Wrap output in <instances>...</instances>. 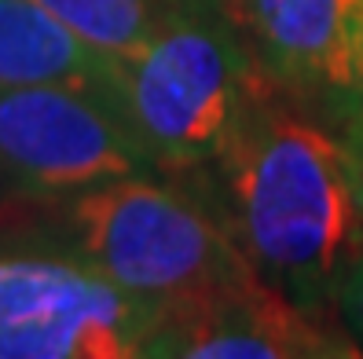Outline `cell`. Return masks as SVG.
Segmentation results:
<instances>
[{
    "label": "cell",
    "mask_w": 363,
    "mask_h": 359,
    "mask_svg": "<svg viewBox=\"0 0 363 359\" xmlns=\"http://www.w3.org/2000/svg\"><path fill=\"white\" fill-rule=\"evenodd\" d=\"M67 235L77 261L165 308L257 275L228 220L147 176H121L70 195Z\"/></svg>",
    "instance_id": "obj_2"
},
{
    "label": "cell",
    "mask_w": 363,
    "mask_h": 359,
    "mask_svg": "<svg viewBox=\"0 0 363 359\" xmlns=\"http://www.w3.org/2000/svg\"><path fill=\"white\" fill-rule=\"evenodd\" d=\"M239 30L275 84L363 103V0H242Z\"/></svg>",
    "instance_id": "obj_6"
},
{
    "label": "cell",
    "mask_w": 363,
    "mask_h": 359,
    "mask_svg": "<svg viewBox=\"0 0 363 359\" xmlns=\"http://www.w3.org/2000/svg\"><path fill=\"white\" fill-rule=\"evenodd\" d=\"M359 352L352 334L327 326L323 312L297 304L261 275L165 308L147 341V355L180 359H349Z\"/></svg>",
    "instance_id": "obj_5"
},
{
    "label": "cell",
    "mask_w": 363,
    "mask_h": 359,
    "mask_svg": "<svg viewBox=\"0 0 363 359\" xmlns=\"http://www.w3.org/2000/svg\"><path fill=\"white\" fill-rule=\"evenodd\" d=\"M191 8H206V11H217L224 15L228 23L239 26V15H242V0H187Z\"/></svg>",
    "instance_id": "obj_13"
},
{
    "label": "cell",
    "mask_w": 363,
    "mask_h": 359,
    "mask_svg": "<svg viewBox=\"0 0 363 359\" xmlns=\"http://www.w3.org/2000/svg\"><path fill=\"white\" fill-rule=\"evenodd\" d=\"M111 67L37 0H0V89L106 84Z\"/></svg>",
    "instance_id": "obj_8"
},
{
    "label": "cell",
    "mask_w": 363,
    "mask_h": 359,
    "mask_svg": "<svg viewBox=\"0 0 363 359\" xmlns=\"http://www.w3.org/2000/svg\"><path fill=\"white\" fill-rule=\"evenodd\" d=\"M70 33L106 59H129L173 18L177 0H37Z\"/></svg>",
    "instance_id": "obj_10"
},
{
    "label": "cell",
    "mask_w": 363,
    "mask_h": 359,
    "mask_svg": "<svg viewBox=\"0 0 363 359\" xmlns=\"http://www.w3.org/2000/svg\"><path fill=\"white\" fill-rule=\"evenodd\" d=\"M165 304L106 286L89 301H74L0 326V359H133L147 355Z\"/></svg>",
    "instance_id": "obj_7"
},
{
    "label": "cell",
    "mask_w": 363,
    "mask_h": 359,
    "mask_svg": "<svg viewBox=\"0 0 363 359\" xmlns=\"http://www.w3.org/2000/svg\"><path fill=\"white\" fill-rule=\"evenodd\" d=\"M106 286L111 279L77 257L0 253V326L33 319L74 301H89Z\"/></svg>",
    "instance_id": "obj_9"
},
{
    "label": "cell",
    "mask_w": 363,
    "mask_h": 359,
    "mask_svg": "<svg viewBox=\"0 0 363 359\" xmlns=\"http://www.w3.org/2000/svg\"><path fill=\"white\" fill-rule=\"evenodd\" d=\"M272 84L264 77L250 92L213 165L228 191V227L253 271L323 312L363 246V209L341 139L275 107Z\"/></svg>",
    "instance_id": "obj_1"
},
{
    "label": "cell",
    "mask_w": 363,
    "mask_h": 359,
    "mask_svg": "<svg viewBox=\"0 0 363 359\" xmlns=\"http://www.w3.org/2000/svg\"><path fill=\"white\" fill-rule=\"evenodd\" d=\"M341 147H345V158H349V176H352V187H356V198H359V209H363V110L359 107H349V118L341 125Z\"/></svg>",
    "instance_id": "obj_12"
},
{
    "label": "cell",
    "mask_w": 363,
    "mask_h": 359,
    "mask_svg": "<svg viewBox=\"0 0 363 359\" xmlns=\"http://www.w3.org/2000/svg\"><path fill=\"white\" fill-rule=\"evenodd\" d=\"M239 33L224 15L184 4L136 55L114 59L106 89L158 165L213 161L242 103L268 77Z\"/></svg>",
    "instance_id": "obj_3"
},
{
    "label": "cell",
    "mask_w": 363,
    "mask_h": 359,
    "mask_svg": "<svg viewBox=\"0 0 363 359\" xmlns=\"http://www.w3.org/2000/svg\"><path fill=\"white\" fill-rule=\"evenodd\" d=\"M177 4H187V0H177Z\"/></svg>",
    "instance_id": "obj_14"
},
{
    "label": "cell",
    "mask_w": 363,
    "mask_h": 359,
    "mask_svg": "<svg viewBox=\"0 0 363 359\" xmlns=\"http://www.w3.org/2000/svg\"><path fill=\"white\" fill-rule=\"evenodd\" d=\"M155 165L106 84L0 89V180L18 191L77 195Z\"/></svg>",
    "instance_id": "obj_4"
},
{
    "label": "cell",
    "mask_w": 363,
    "mask_h": 359,
    "mask_svg": "<svg viewBox=\"0 0 363 359\" xmlns=\"http://www.w3.org/2000/svg\"><path fill=\"white\" fill-rule=\"evenodd\" d=\"M359 110H363V103H359Z\"/></svg>",
    "instance_id": "obj_15"
},
{
    "label": "cell",
    "mask_w": 363,
    "mask_h": 359,
    "mask_svg": "<svg viewBox=\"0 0 363 359\" xmlns=\"http://www.w3.org/2000/svg\"><path fill=\"white\" fill-rule=\"evenodd\" d=\"M334 308L341 315V323L349 326V334L356 337V345L363 348V246L341 268V275L334 283Z\"/></svg>",
    "instance_id": "obj_11"
}]
</instances>
